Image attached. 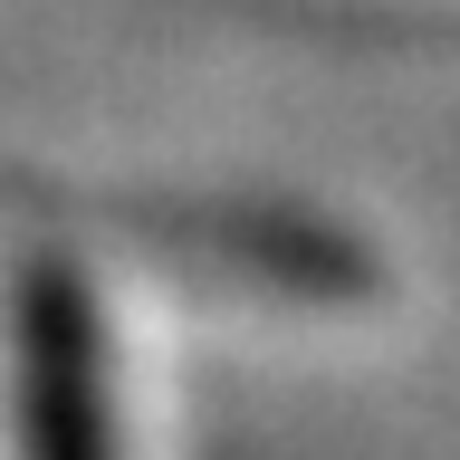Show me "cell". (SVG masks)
<instances>
[{
  "label": "cell",
  "instance_id": "obj_1",
  "mask_svg": "<svg viewBox=\"0 0 460 460\" xmlns=\"http://www.w3.org/2000/svg\"><path fill=\"white\" fill-rule=\"evenodd\" d=\"M20 460H125L106 384V316L77 269L39 259L20 279Z\"/></svg>",
  "mask_w": 460,
  "mask_h": 460
}]
</instances>
